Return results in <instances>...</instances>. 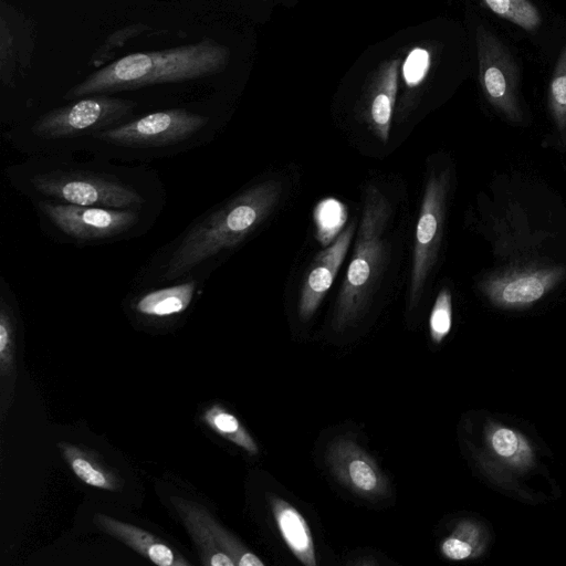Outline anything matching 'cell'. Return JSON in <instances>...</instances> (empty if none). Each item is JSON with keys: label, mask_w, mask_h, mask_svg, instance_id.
Segmentation results:
<instances>
[{"label": "cell", "mask_w": 566, "mask_h": 566, "mask_svg": "<svg viewBox=\"0 0 566 566\" xmlns=\"http://www.w3.org/2000/svg\"><path fill=\"white\" fill-rule=\"evenodd\" d=\"M484 228L493 264L476 289L494 307L528 308L566 282V207L547 187L523 178L497 180Z\"/></svg>", "instance_id": "6da1fadb"}, {"label": "cell", "mask_w": 566, "mask_h": 566, "mask_svg": "<svg viewBox=\"0 0 566 566\" xmlns=\"http://www.w3.org/2000/svg\"><path fill=\"white\" fill-rule=\"evenodd\" d=\"M231 52L211 38L159 51L135 52L111 62L70 87L64 99L188 82L226 70Z\"/></svg>", "instance_id": "7a4b0ae2"}, {"label": "cell", "mask_w": 566, "mask_h": 566, "mask_svg": "<svg viewBox=\"0 0 566 566\" xmlns=\"http://www.w3.org/2000/svg\"><path fill=\"white\" fill-rule=\"evenodd\" d=\"M281 193L280 181L259 182L197 220L169 254L163 280H177L240 244L269 217Z\"/></svg>", "instance_id": "3957f363"}, {"label": "cell", "mask_w": 566, "mask_h": 566, "mask_svg": "<svg viewBox=\"0 0 566 566\" xmlns=\"http://www.w3.org/2000/svg\"><path fill=\"white\" fill-rule=\"evenodd\" d=\"M391 214L388 199L378 187L365 190L357 240L335 306L334 326L342 331L365 311L386 256L385 230Z\"/></svg>", "instance_id": "277c9868"}, {"label": "cell", "mask_w": 566, "mask_h": 566, "mask_svg": "<svg viewBox=\"0 0 566 566\" xmlns=\"http://www.w3.org/2000/svg\"><path fill=\"white\" fill-rule=\"evenodd\" d=\"M29 189L46 201L114 209H140L145 199L132 184L113 174L81 168L34 171Z\"/></svg>", "instance_id": "5b68a950"}, {"label": "cell", "mask_w": 566, "mask_h": 566, "mask_svg": "<svg viewBox=\"0 0 566 566\" xmlns=\"http://www.w3.org/2000/svg\"><path fill=\"white\" fill-rule=\"evenodd\" d=\"M130 99L98 94L74 99L42 114L31 126L32 134L46 142L94 134L120 124L136 108Z\"/></svg>", "instance_id": "8992f818"}, {"label": "cell", "mask_w": 566, "mask_h": 566, "mask_svg": "<svg viewBox=\"0 0 566 566\" xmlns=\"http://www.w3.org/2000/svg\"><path fill=\"white\" fill-rule=\"evenodd\" d=\"M207 124L208 116L185 108H169L120 123L92 137L125 148H159L186 142Z\"/></svg>", "instance_id": "52a82bcc"}, {"label": "cell", "mask_w": 566, "mask_h": 566, "mask_svg": "<svg viewBox=\"0 0 566 566\" xmlns=\"http://www.w3.org/2000/svg\"><path fill=\"white\" fill-rule=\"evenodd\" d=\"M450 181L449 169H443L431 174L426 184L415 234L410 308L418 304L424 282L438 256Z\"/></svg>", "instance_id": "ba28073f"}, {"label": "cell", "mask_w": 566, "mask_h": 566, "mask_svg": "<svg viewBox=\"0 0 566 566\" xmlns=\"http://www.w3.org/2000/svg\"><path fill=\"white\" fill-rule=\"evenodd\" d=\"M479 80L491 106L513 124L525 116L517 92V70L504 44L483 27L476 29Z\"/></svg>", "instance_id": "9c48e42d"}, {"label": "cell", "mask_w": 566, "mask_h": 566, "mask_svg": "<svg viewBox=\"0 0 566 566\" xmlns=\"http://www.w3.org/2000/svg\"><path fill=\"white\" fill-rule=\"evenodd\" d=\"M38 209L66 237L77 242L115 239L139 222V209L86 207L41 200Z\"/></svg>", "instance_id": "30bf717a"}, {"label": "cell", "mask_w": 566, "mask_h": 566, "mask_svg": "<svg viewBox=\"0 0 566 566\" xmlns=\"http://www.w3.org/2000/svg\"><path fill=\"white\" fill-rule=\"evenodd\" d=\"M170 502L209 566H263L264 563L212 516L202 505L178 496Z\"/></svg>", "instance_id": "8fae6325"}, {"label": "cell", "mask_w": 566, "mask_h": 566, "mask_svg": "<svg viewBox=\"0 0 566 566\" xmlns=\"http://www.w3.org/2000/svg\"><path fill=\"white\" fill-rule=\"evenodd\" d=\"M326 463L339 483L355 494L375 499L388 489L375 460L349 437H337L328 446Z\"/></svg>", "instance_id": "7c38bea8"}, {"label": "cell", "mask_w": 566, "mask_h": 566, "mask_svg": "<svg viewBox=\"0 0 566 566\" xmlns=\"http://www.w3.org/2000/svg\"><path fill=\"white\" fill-rule=\"evenodd\" d=\"M353 234L354 224L352 223L312 263L303 282L298 303V314L303 321L313 316L332 286L347 254Z\"/></svg>", "instance_id": "4fadbf2b"}, {"label": "cell", "mask_w": 566, "mask_h": 566, "mask_svg": "<svg viewBox=\"0 0 566 566\" xmlns=\"http://www.w3.org/2000/svg\"><path fill=\"white\" fill-rule=\"evenodd\" d=\"M400 59L380 64L364 97L363 113L375 135L387 143L398 91Z\"/></svg>", "instance_id": "5bb4252c"}, {"label": "cell", "mask_w": 566, "mask_h": 566, "mask_svg": "<svg viewBox=\"0 0 566 566\" xmlns=\"http://www.w3.org/2000/svg\"><path fill=\"white\" fill-rule=\"evenodd\" d=\"M93 521L102 532L124 543L156 565L190 566L182 555L146 530L103 513H96Z\"/></svg>", "instance_id": "9a60e30c"}, {"label": "cell", "mask_w": 566, "mask_h": 566, "mask_svg": "<svg viewBox=\"0 0 566 566\" xmlns=\"http://www.w3.org/2000/svg\"><path fill=\"white\" fill-rule=\"evenodd\" d=\"M276 527L293 555L306 566H315L316 554L311 528L303 515L287 501L269 494Z\"/></svg>", "instance_id": "2e32d148"}, {"label": "cell", "mask_w": 566, "mask_h": 566, "mask_svg": "<svg viewBox=\"0 0 566 566\" xmlns=\"http://www.w3.org/2000/svg\"><path fill=\"white\" fill-rule=\"evenodd\" d=\"M489 455L497 464L516 472L528 470L534 463V451L518 431L499 424H489L484 432Z\"/></svg>", "instance_id": "e0dca14e"}, {"label": "cell", "mask_w": 566, "mask_h": 566, "mask_svg": "<svg viewBox=\"0 0 566 566\" xmlns=\"http://www.w3.org/2000/svg\"><path fill=\"white\" fill-rule=\"evenodd\" d=\"M197 290L195 280L148 291L135 302V311L150 317H167L185 312Z\"/></svg>", "instance_id": "ac0fdd59"}, {"label": "cell", "mask_w": 566, "mask_h": 566, "mask_svg": "<svg viewBox=\"0 0 566 566\" xmlns=\"http://www.w3.org/2000/svg\"><path fill=\"white\" fill-rule=\"evenodd\" d=\"M59 449L72 472L85 484L112 492L120 489L115 473L97 460L92 452L64 441L59 442Z\"/></svg>", "instance_id": "d6986e66"}, {"label": "cell", "mask_w": 566, "mask_h": 566, "mask_svg": "<svg viewBox=\"0 0 566 566\" xmlns=\"http://www.w3.org/2000/svg\"><path fill=\"white\" fill-rule=\"evenodd\" d=\"M485 544L486 533L483 526L475 521L464 520L442 541L440 549L450 560H465L480 556Z\"/></svg>", "instance_id": "ffe728a7"}, {"label": "cell", "mask_w": 566, "mask_h": 566, "mask_svg": "<svg viewBox=\"0 0 566 566\" xmlns=\"http://www.w3.org/2000/svg\"><path fill=\"white\" fill-rule=\"evenodd\" d=\"M31 53L18 44L17 33L11 19L1 9L0 15V80L11 86L15 75L27 67Z\"/></svg>", "instance_id": "44dd1931"}, {"label": "cell", "mask_w": 566, "mask_h": 566, "mask_svg": "<svg viewBox=\"0 0 566 566\" xmlns=\"http://www.w3.org/2000/svg\"><path fill=\"white\" fill-rule=\"evenodd\" d=\"M547 107L556 134V145L566 148V45L559 53L551 78Z\"/></svg>", "instance_id": "7402d4cb"}, {"label": "cell", "mask_w": 566, "mask_h": 566, "mask_svg": "<svg viewBox=\"0 0 566 566\" xmlns=\"http://www.w3.org/2000/svg\"><path fill=\"white\" fill-rule=\"evenodd\" d=\"M201 419L217 434L245 450L249 454L258 453L259 448L254 439L240 420L222 406L213 405L209 407L202 413Z\"/></svg>", "instance_id": "603a6c76"}, {"label": "cell", "mask_w": 566, "mask_h": 566, "mask_svg": "<svg viewBox=\"0 0 566 566\" xmlns=\"http://www.w3.org/2000/svg\"><path fill=\"white\" fill-rule=\"evenodd\" d=\"M347 216V209L339 200L335 198L321 200L313 211L318 241L324 245L332 243L340 233Z\"/></svg>", "instance_id": "cb8c5ba5"}, {"label": "cell", "mask_w": 566, "mask_h": 566, "mask_svg": "<svg viewBox=\"0 0 566 566\" xmlns=\"http://www.w3.org/2000/svg\"><path fill=\"white\" fill-rule=\"evenodd\" d=\"M493 13L526 31L542 24V15L531 0H480Z\"/></svg>", "instance_id": "d4e9b609"}, {"label": "cell", "mask_w": 566, "mask_h": 566, "mask_svg": "<svg viewBox=\"0 0 566 566\" xmlns=\"http://www.w3.org/2000/svg\"><path fill=\"white\" fill-rule=\"evenodd\" d=\"M148 30V24L133 23L114 31L94 52L90 64L94 67H97L104 63H107L117 50L122 49L127 42L147 32Z\"/></svg>", "instance_id": "484cf974"}, {"label": "cell", "mask_w": 566, "mask_h": 566, "mask_svg": "<svg viewBox=\"0 0 566 566\" xmlns=\"http://www.w3.org/2000/svg\"><path fill=\"white\" fill-rule=\"evenodd\" d=\"M14 346L15 324L13 313L10 304L2 297L0 310V369L3 377L12 370Z\"/></svg>", "instance_id": "4316f807"}, {"label": "cell", "mask_w": 566, "mask_h": 566, "mask_svg": "<svg viewBox=\"0 0 566 566\" xmlns=\"http://www.w3.org/2000/svg\"><path fill=\"white\" fill-rule=\"evenodd\" d=\"M452 326V295L443 287L436 297L429 318L430 337L434 344H440L449 334Z\"/></svg>", "instance_id": "83f0119b"}, {"label": "cell", "mask_w": 566, "mask_h": 566, "mask_svg": "<svg viewBox=\"0 0 566 566\" xmlns=\"http://www.w3.org/2000/svg\"><path fill=\"white\" fill-rule=\"evenodd\" d=\"M431 54L424 48H413L402 64L403 82L408 88L417 87L428 74Z\"/></svg>", "instance_id": "f1b7e54d"}]
</instances>
